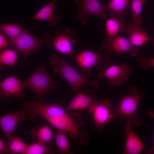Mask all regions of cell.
Returning a JSON list of instances; mask_svg holds the SVG:
<instances>
[{
    "label": "cell",
    "mask_w": 154,
    "mask_h": 154,
    "mask_svg": "<svg viewBox=\"0 0 154 154\" xmlns=\"http://www.w3.org/2000/svg\"><path fill=\"white\" fill-rule=\"evenodd\" d=\"M137 61L140 67L143 70H147L150 67H154V58H144L140 57L138 58Z\"/></svg>",
    "instance_id": "cell-27"
},
{
    "label": "cell",
    "mask_w": 154,
    "mask_h": 154,
    "mask_svg": "<svg viewBox=\"0 0 154 154\" xmlns=\"http://www.w3.org/2000/svg\"><path fill=\"white\" fill-rule=\"evenodd\" d=\"M8 154L7 145L1 138H0V154Z\"/></svg>",
    "instance_id": "cell-29"
},
{
    "label": "cell",
    "mask_w": 154,
    "mask_h": 154,
    "mask_svg": "<svg viewBox=\"0 0 154 154\" xmlns=\"http://www.w3.org/2000/svg\"><path fill=\"white\" fill-rule=\"evenodd\" d=\"M59 102L46 104L38 100L32 104L30 110L31 115L35 119L40 116L59 131L67 133L78 141L82 146L86 145L90 139L88 132L83 129L84 122L77 113H68Z\"/></svg>",
    "instance_id": "cell-1"
},
{
    "label": "cell",
    "mask_w": 154,
    "mask_h": 154,
    "mask_svg": "<svg viewBox=\"0 0 154 154\" xmlns=\"http://www.w3.org/2000/svg\"><path fill=\"white\" fill-rule=\"evenodd\" d=\"M52 37L49 34H45L42 39H39L25 29L17 37L9 40L15 49L21 54L22 59L25 61L41 47L50 46Z\"/></svg>",
    "instance_id": "cell-5"
},
{
    "label": "cell",
    "mask_w": 154,
    "mask_h": 154,
    "mask_svg": "<svg viewBox=\"0 0 154 154\" xmlns=\"http://www.w3.org/2000/svg\"><path fill=\"white\" fill-rule=\"evenodd\" d=\"M139 50V48L133 45L128 38L118 35L112 38L106 37L100 49V51L110 54L115 53L119 56L128 53L133 57L137 55Z\"/></svg>",
    "instance_id": "cell-10"
},
{
    "label": "cell",
    "mask_w": 154,
    "mask_h": 154,
    "mask_svg": "<svg viewBox=\"0 0 154 154\" xmlns=\"http://www.w3.org/2000/svg\"><path fill=\"white\" fill-rule=\"evenodd\" d=\"M54 139L57 147L56 151L57 153H74L70 150L69 141L65 132L58 130L54 134Z\"/></svg>",
    "instance_id": "cell-21"
},
{
    "label": "cell",
    "mask_w": 154,
    "mask_h": 154,
    "mask_svg": "<svg viewBox=\"0 0 154 154\" xmlns=\"http://www.w3.org/2000/svg\"><path fill=\"white\" fill-rule=\"evenodd\" d=\"M54 0V1H55L56 2H57L60 0ZM68 0L70 1H72L73 0Z\"/></svg>",
    "instance_id": "cell-31"
},
{
    "label": "cell",
    "mask_w": 154,
    "mask_h": 154,
    "mask_svg": "<svg viewBox=\"0 0 154 154\" xmlns=\"http://www.w3.org/2000/svg\"><path fill=\"white\" fill-rule=\"evenodd\" d=\"M131 9L132 13V24L140 26L143 20L140 16L143 5L145 0H131Z\"/></svg>",
    "instance_id": "cell-25"
},
{
    "label": "cell",
    "mask_w": 154,
    "mask_h": 154,
    "mask_svg": "<svg viewBox=\"0 0 154 154\" xmlns=\"http://www.w3.org/2000/svg\"><path fill=\"white\" fill-rule=\"evenodd\" d=\"M15 49H6L1 51L0 64L2 66L5 65L13 68L18 59V55Z\"/></svg>",
    "instance_id": "cell-24"
},
{
    "label": "cell",
    "mask_w": 154,
    "mask_h": 154,
    "mask_svg": "<svg viewBox=\"0 0 154 154\" xmlns=\"http://www.w3.org/2000/svg\"><path fill=\"white\" fill-rule=\"evenodd\" d=\"M21 26L16 24H7L0 25V30L8 37L9 40L15 38L25 31Z\"/></svg>",
    "instance_id": "cell-26"
},
{
    "label": "cell",
    "mask_w": 154,
    "mask_h": 154,
    "mask_svg": "<svg viewBox=\"0 0 154 154\" xmlns=\"http://www.w3.org/2000/svg\"><path fill=\"white\" fill-rule=\"evenodd\" d=\"M131 123L125 126L126 142L123 154H139L145 150V146L133 131Z\"/></svg>",
    "instance_id": "cell-15"
},
{
    "label": "cell",
    "mask_w": 154,
    "mask_h": 154,
    "mask_svg": "<svg viewBox=\"0 0 154 154\" xmlns=\"http://www.w3.org/2000/svg\"><path fill=\"white\" fill-rule=\"evenodd\" d=\"M53 73L58 75L61 79L67 82L70 85L72 91L78 92L80 88L86 86L97 87L99 81L96 78L88 79L78 72L65 61L53 54L49 61Z\"/></svg>",
    "instance_id": "cell-3"
},
{
    "label": "cell",
    "mask_w": 154,
    "mask_h": 154,
    "mask_svg": "<svg viewBox=\"0 0 154 154\" xmlns=\"http://www.w3.org/2000/svg\"><path fill=\"white\" fill-rule=\"evenodd\" d=\"M10 45L8 41L1 33H0V50H3Z\"/></svg>",
    "instance_id": "cell-28"
},
{
    "label": "cell",
    "mask_w": 154,
    "mask_h": 154,
    "mask_svg": "<svg viewBox=\"0 0 154 154\" xmlns=\"http://www.w3.org/2000/svg\"><path fill=\"white\" fill-rule=\"evenodd\" d=\"M6 144L8 154H24L27 145L18 136L11 135Z\"/></svg>",
    "instance_id": "cell-22"
},
{
    "label": "cell",
    "mask_w": 154,
    "mask_h": 154,
    "mask_svg": "<svg viewBox=\"0 0 154 154\" xmlns=\"http://www.w3.org/2000/svg\"><path fill=\"white\" fill-rule=\"evenodd\" d=\"M25 88L23 81L11 74L0 81V101L3 103L8 102L12 95L18 100H23L25 96L23 91Z\"/></svg>",
    "instance_id": "cell-12"
},
{
    "label": "cell",
    "mask_w": 154,
    "mask_h": 154,
    "mask_svg": "<svg viewBox=\"0 0 154 154\" xmlns=\"http://www.w3.org/2000/svg\"><path fill=\"white\" fill-rule=\"evenodd\" d=\"M125 30L129 34L128 39L135 46H142L151 39L148 37L146 31L140 26L129 24Z\"/></svg>",
    "instance_id": "cell-17"
},
{
    "label": "cell",
    "mask_w": 154,
    "mask_h": 154,
    "mask_svg": "<svg viewBox=\"0 0 154 154\" xmlns=\"http://www.w3.org/2000/svg\"><path fill=\"white\" fill-rule=\"evenodd\" d=\"M100 52L98 53L90 50H82L75 55L76 64L84 75L90 76L93 68H96L98 72L106 68L110 62V54Z\"/></svg>",
    "instance_id": "cell-6"
},
{
    "label": "cell",
    "mask_w": 154,
    "mask_h": 154,
    "mask_svg": "<svg viewBox=\"0 0 154 154\" xmlns=\"http://www.w3.org/2000/svg\"><path fill=\"white\" fill-rule=\"evenodd\" d=\"M130 0H110L106 5L107 10L110 11L111 16L122 17L127 14Z\"/></svg>",
    "instance_id": "cell-20"
},
{
    "label": "cell",
    "mask_w": 154,
    "mask_h": 154,
    "mask_svg": "<svg viewBox=\"0 0 154 154\" xmlns=\"http://www.w3.org/2000/svg\"><path fill=\"white\" fill-rule=\"evenodd\" d=\"M27 117L25 111L22 108L16 112L7 114L0 117V127L5 137L7 138L15 130V127L21 121Z\"/></svg>",
    "instance_id": "cell-14"
},
{
    "label": "cell",
    "mask_w": 154,
    "mask_h": 154,
    "mask_svg": "<svg viewBox=\"0 0 154 154\" xmlns=\"http://www.w3.org/2000/svg\"><path fill=\"white\" fill-rule=\"evenodd\" d=\"M56 2L53 0L47 3L39 10L30 20L45 21L47 22L49 27H54L60 20L59 15H56L54 13Z\"/></svg>",
    "instance_id": "cell-16"
},
{
    "label": "cell",
    "mask_w": 154,
    "mask_h": 154,
    "mask_svg": "<svg viewBox=\"0 0 154 154\" xmlns=\"http://www.w3.org/2000/svg\"><path fill=\"white\" fill-rule=\"evenodd\" d=\"M98 98L97 94L94 91L84 89L77 92L64 108L67 111H84L88 109Z\"/></svg>",
    "instance_id": "cell-13"
},
{
    "label": "cell",
    "mask_w": 154,
    "mask_h": 154,
    "mask_svg": "<svg viewBox=\"0 0 154 154\" xmlns=\"http://www.w3.org/2000/svg\"><path fill=\"white\" fill-rule=\"evenodd\" d=\"M54 153L51 145L37 141L27 145L24 154H52Z\"/></svg>",
    "instance_id": "cell-23"
},
{
    "label": "cell",
    "mask_w": 154,
    "mask_h": 154,
    "mask_svg": "<svg viewBox=\"0 0 154 154\" xmlns=\"http://www.w3.org/2000/svg\"><path fill=\"white\" fill-rule=\"evenodd\" d=\"M113 106L112 103L105 98L102 101L97 100L88 108L92 114L95 129L99 133L113 119L111 112Z\"/></svg>",
    "instance_id": "cell-9"
},
{
    "label": "cell",
    "mask_w": 154,
    "mask_h": 154,
    "mask_svg": "<svg viewBox=\"0 0 154 154\" xmlns=\"http://www.w3.org/2000/svg\"><path fill=\"white\" fill-rule=\"evenodd\" d=\"M125 25L122 17L111 16L106 19V37L112 38L117 36L119 32H124Z\"/></svg>",
    "instance_id": "cell-19"
},
{
    "label": "cell",
    "mask_w": 154,
    "mask_h": 154,
    "mask_svg": "<svg viewBox=\"0 0 154 154\" xmlns=\"http://www.w3.org/2000/svg\"><path fill=\"white\" fill-rule=\"evenodd\" d=\"M23 82L25 88L31 90L39 99L42 100L45 99L51 90L60 88L52 76L48 74L44 64L40 65Z\"/></svg>",
    "instance_id": "cell-4"
},
{
    "label": "cell",
    "mask_w": 154,
    "mask_h": 154,
    "mask_svg": "<svg viewBox=\"0 0 154 154\" xmlns=\"http://www.w3.org/2000/svg\"><path fill=\"white\" fill-rule=\"evenodd\" d=\"M131 70L126 64L114 65L98 72V77L100 79L106 78L110 86L119 87L125 84L129 78Z\"/></svg>",
    "instance_id": "cell-11"
},
{
    "label": "cell",
    "mask_w": 154,
    "mask_h": 154,
    "mask_svg": "<svg viewBox=\"0 0 154 154\" xmlns=\"http://www.w3.org/2000/svg\"><path fill=\"white\" fill-rule=\"evenodd\" d=\"M30 133L33 138L37 141L50 145L53 143L54 134L48 125L35 126L31 129Z\"/></svg>",
    "instance_id": "cell-18"
},
{
    "label": "cell",
    "mask_w": 154,
    "mask_h": 154,
    "mask_svg": "<svg viewBox=\"0 0 154 154\" xmlns=\"http://www.w3.org/2000/svg\"><path fill=\"white\" fill-rule=\"evenodd\" d=\"M78 7V14L76 19L83 25L87 22L90 16H94L106 19V5L99 0H73Z\"/></svg>",
    "instance_id": "cell-8"
},
{
    "label": "cell",
    "mask_w": 154,
    "mask_h": 154,
    "mask_svg": "<svg viewBox=\"0 0 154 154\" xmlns=\"http://www.w3.org/2000/svg\"><path fill=\"white\" fill-rule=\"evenodd\" d=\"M128 92V95L119 97L118 104L113 113V119L118 118L120 122L126 120L132 126L139 127L141 126L142 122L137 117L138 107L148 92L143 91L140 92L137 87L131 86Z\"/></svg>",
    "instance_id": "cell-2"
},
{
    "label": "cell",
    "mask_w": 154,
    "mask_h": 154,
    "mask_svg": "<svg viewBox=\"0 0 154 154\" xmlns=\"http://www.w3.org/2000/svg\"><path fill=\"white\" fill-rule=\"evenodd\" d=\"M148 115L150 118L152 119L154 121V112L152 110H150L148 112ZM147 153L148 154H154V140L153 145L151 148L147 151Z\"/></svg>",
    "instance_id": "cell-30"
},
{
    "label": "cell",
    "mask_w": 154,
    "mask_h": 154,
    "mask_svg": "<svg viewBox=\"0 0 154 154\" xmlns=\"http://www.w3.org/2000/svg\"><path fill=\"white\" fill-rule=\"evenodd\" d=\"M75 31L67 28L63 25L60 26L52 37L50 46L53 47L59 52L69 56H75L74 48L76 41Z\"/></svg>",
    "instance_id": "cell-7"
}]
</instances>
